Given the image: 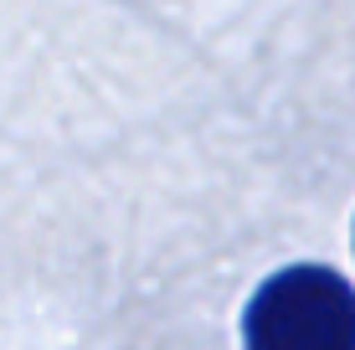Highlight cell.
<instances>
[{"instance_id":"6da1fadb","label":"cell","mask_w":355,"mask_h":350,"mask_svg":"<svg viewBox=\"0 0 355 350\" xmlns=\"http://www.w3.org/2000/svg\"><path fill=\"white\" fill-rule=\"evenodd\" d=\"M248 350H355V288L329 268H284L248 304Z\"/></svg>"}]
</instances>
